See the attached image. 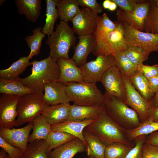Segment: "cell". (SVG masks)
<instances>
[{"label":"cell","mask_w":158,"mask_h":158,"mask_svg":"<svg viewBox=\"0 0 158 158\" xmlns=\"http://www.w3.org/2000/svg\"><path fill=\"white\" fill-rule=\"evenodd\" d=\"M97 57L96 59L79 67L83 82L94 83L100 82L106 71L116 66L115 59L112 55H100Z\"/></svg>","instance_id":"ba28073f"},{"label":"cell","mask_w":158,"mask_h":158,"mask_svg":"<svg viewBox=\"0 0 158 158\" xmlns=\"http://www.w3.org/2000/svg\"><path fill=\"white\" fill-rule=\"evenodd\" d=\"M5 157V155L3 154H1L0 155V158H4Z\"/></svg>","instance_id":"db71d44e"},{"label":"cell","mask_w":158,"mask_h":158,"mask_svg":"<svg viewBox=\"0 0 158 158\" xmlns=\"http://www.w3.org/2000/svg\"><path fill=\"white\" fill-rule=\"evenodd\" d=\"M103 95L105 111L118 124L128 130L133 129L140 125L138 115L133 109L114 96L105 92Z\"/></svg>","instance_id":"277c9868"},{"label":"cell","mask_w":158,"mask_h":158,"mask_svg":"<svg viewBox=\"0 0 158 158\" xmlns=\"http://www.w3.org/2000/svg\"><path fill=\"white\" fill-rule=\"evenodd\" d=\"M83 135L86 143V152L87 156L95 158H105L106 146L93 133L84 130Z\"/></svg>","instance_id":"d4e9b609"},{"label":"cell","mask_w":158,"mask_h":158,"mask_svg":"<svg viewBox=\"0 0 158 158\" xmlns=\"http://www.w3.org/2000/svg\"><path fill=\"white\" fill-rule=\"evenodd\" d=\"M28 56H23L13 63L8 68L0 70V79L5 80H16L19 75L32 65Z\"/></svg>","instance_id":"83f0119b"},{"label":"cell","mask_w":158,"mask_h":158,"mask_svg":"<svg viewBox=\"0 0 158 158\" xmlns=\"http://www.w3.org/2000/svg\"><path fill=\"white\" fill-rule=\"evenodd\" d=\"M111 1V2L108 10L111 11H114L116 9L117 5L114 2Z\"/></svg>","instance_id":"816d5d0a"},{"label":"cell","mask_w":158,"mask_h":158,"mask_svg":"<svg viewBox=\"0 0 158 158\" xmlns=\"http://www.w3.org/2000/svg\"><path fill=\"white\" fill-rule=\"evenodd\" d=\"M42 28H36L32 31L33 34L27 36L25 38L26 43L30 49V52L28 56L29 60L34 56L39 55L42 46V41L45 35L42 31Z\"/></svg>","instance_id":"e575fe53"},{"label":"cell","mask_w":158,"mask_h":158,"mask_svg":"<svg viewBox=\"0 0 158 158\" xmlns=\"http://www.w3.org/2000/svg\"><path fill=\"white\" fill-rule=\"evenodd\" d=\"M100 82L104 87L105 92L125 103L126 90L125 83L123 76L116 66L106 71Z\"/></svg>","instance_id":"9c48e42d"},{"label":"cell","mask_w":158,"mask_h":158,"mask_svg":"<svg viewBox=\"0 0 158 158\" xmlns=\"http://www.w3.org/2000/svg\"><path fill=\"white\" fill-rule=\"evenodd\" d=\"M104 109V105L86 106L71 105L69 115L66 121L94 120Z\"/></svg>","instance_id":"7402d4cb"},{"label":"cell","mask_w":158,"mask_h":158,"mask_svg":"<svg viewBox=\"0 0 158 158\" xmlns=\"http://www.w3.org/2000/svg\"><path fill=\"white\" fill-rule=\"evenodd\" d=\"M144 32L158 34V6L150 0L148 12L145 20Z\"/></svg>","instance_id":"d590c367"},{"label":"cell","mask_w":158,"mask_h":158,"mask_svg":"<svg viewBox=\"0 0 158 158\" xmlns=\"http://www.w3.org/2000/svg\"><path fill=\"white\" fill-rule=\"evenodd\" d=\"M32 126V121H31L21 128L11 129L0 128V136L7 142L19 148L25 153L27 149L30 133Z\"/></svg>","instance_id":"5bb4252c"},{"label":"cell","mask_w":158,"mask_h":158,"mask_svg":"<svg viewBox=\"0 0 158 158\" xmlns=\"http://www.w3.org/2000/svg\"><path fill=\"white\" fill-rule=\"evenodd\" d=\"M149 118L154 121H158V107L152 109Z\"/></svg>","instance_id":"681fc988"},{"label":"cell","mask_w":158,"mask_h":158,"mask_svg":"<svg viewBox=\"0 0 158 158\" xmlns=\"http://www.w3.org/2000/svg\"><path fill=\"white\" fill-rule=\"evenodd\" d=\"M79 6L78 0H58L56 7L61 20L71 21L79 11Z\"/></svg>","instance_id":"f1b7e54d"},{"label":"cell","mask_w":158,"mask_h":158,"mask_svg":"<svg viewBox=\"0 0 158 158\" xmlns=\"http://www.w3.org/2000/svg\"><path fill=\"white\" fill-rule=\"evenodd\" d=\"M48 145L45 140H39L29 142L21 158H48Z\"/></svg>","instance_id":"836d02e7"},{"label":"cell","mask_w":158,"mask_h":158,"mask_svg":"<svg viewBox=\"0 0 158 158\" xmlns=\"http://www.w3.org/2000/svg\"><path fill=\"white\" fill-rule=\"evenodd\" d=\"M95 119H89L80 121H66L61 123L51 126L53 131H62L72 135L82 141L86 145L83 131L87 126Z\"/></svg>","instance_id":"603a6c76"},{"label":"cell","mask_w":158,"mask_h":158,"mask_svg":"<svg viewBox=\"0 0 158 158\" xmlns=\"http://www.w3.org/2000/svg\"><path fill=\"white\" fill-rule=\"evenodd\" d=\"M71 105L70 103L52 105L45 104L41 114L51 125L58 124L66 121Z\"/></svg>","instance_id":"44dd1931"},{"label":"cell","mask_w":158,"mask_h":158,"mask_svg":"<svg viewBox=\"0 0 158 158\" xmlns=\"http://www.w3.org/2000/svg\"><path fill=\"white\" fill-rule=\"evenodd\" d=\"M111 0H105L102 4V7L105 9H108L111 3Z\"/></svg>","instance_id":"f907efd6"},{"label":"cell","mask_w":158,"mask_h":158,"mask_svg":"<svg viewBox=\"0 0 158 158\" xmlns=\"http://www.w3.org/2000/svg\"><path fill=\"white\" fill-rule=\"evenodd\" d=\"M66 85L59 81L50 83L44 86L45 104L52 105L66 103L71 100L66 91Z\"/></svg>","instance_id":"2e32d148"},{"label":"cell","mask_w":158,"mask_h":158,"mask_svg":"<svg viewBox=\"0 0 158 158\" xmlns=\"http://www.w3.org/2000/svg\"><path fill=\"white\" fill-rule=\"evenodd\" d=\"M75 33L67 22L61 20L56 25L55 30L45 42L49 48V56L54 61L56 62L60 58L70 59L68 53L70 49L75 46L77 37Z\"/></svg>","instance_id":"3957f363"},{"label":"cell","mask_w":158,"mask_h":158,"mask_svg":"<svg viewBox=\"0 0 158 158\" xmlns=\"http://www.w3.org/2000/svg\"><path fill=\"white\" fill-rule=\"evenodd\" d=\"M58 0H46V18L42 33L50 36L54 32V26L59 16L56 6Z\"/></svg>","instance_id":"4dcf8cb0"},{"label":"cell","mask_w":158,"mask_h":158,"mask_svg":"<svg viewBox=\"0 0 158 158\" xmlns=\"http://www.w3.org/2000/svg\"><path fill=\"white\" fill-rule=\"evenodd\" d=\"M20 97L2 94L0 97V128L11 129L15 126Z\"/></svg>","instance_id":"7c38bea8"},{"label":"cell","mask_w":158,"mask_h":158,"mask_svg":"<svg viewBox=\"0 0 158 158\" xmlns=\"http://www.w3.org/2000/svg\"><path fill=\"white\" fill-rule=\"evenodd\" d=\"M137 70L141 72L147 78L158 75V64L150 66L143 63L137 66Z\"/></svg>","instance_id":"b9f144b4"},{"label":"cell","mask_w":158,"mask_h":158,"mask_svg":"<svg viewBox=\"0 0 158 158\" xmlns=\"http://www.w3.org/2000/svg\"><path fill=\"white\" fill-rule=\"evenodd\" d=\"M133 145L114 143L106 146L105 158H125Z\"/></svg>","instance_id":"74e56055"},{"label":"cell","mask_w":158,"mask_h":158,"mask_svg":"<svg viewBox=\"0 0 158 158\" xmlns=\"http://www.w3.org/2000/svg\"><path fill=\"white\" fill-rule=\"evenodd\" d=\"M43 95V93L34 92L21 97L15 126L18 127L32 121L42 114L45 106Z\"/></svg>","instance_id":"8992f818"},{"label":"cell","mask_w":158,"mask_h":158,"mask_svg":"<svg viewBox=\"0 0 158 158\" xmlns=\"http://www.w3.org/2000/svg\"><path fill=\"white\" fill-rule=\"evenodd\" d=\"M146 135H142L136 138L135 144L125 158H142V148Z\"/></svg>","instance_id":"60d3db41"},{"label":"cell","mask_w":158,"mask_h":158,"mask_svg":"<svg viewBox=\"0 0 158 158\" xmlns=\"http://www.w3.org/2000/svg\"><path fill=\"white\" fill-rule=\"evenodd\" d=\"M86 149L85 143L76 137L51 151L48 158H73L77 154L86 151Z\"/></svg>","instance_id":"ffe728a7"},{"label":"cell","mask_w":158,"mask_h":158,"mask_svg":"<svg viewBox=\"0 0 158 158\" xmlns=\"http://www.w3.org/2000/svg\"><path fill=\"white\" fill-rule=\"evenodd\" d=\"M144 143L158 146V130L146 135Z\"/></svg>","instance_id":"bcb514c9"},{"label":"cell","mask_w":158,"mask_h":158,"mask_svg":"<svg viewBox=\"0 0 158 158\" xmlns=\"http://www.w3.org/2000/svg\"><path fill=\"white\" fill-rule=\"evenodd\" d=\"M126 90L125 103L137 113L141 123L150 117L152 109L149 102L145 100L135 89L128 78L123 77Z\"/></svg>","instance_id":"8fae6325"},{"label":"cell","mask_w":158,"mask_h":158,"mask_svg":"<svg viewBox=\"0 0 158 158\" xmlns=\"http://www.w3.org/2000/svg\"><path fill=\"white\" fill-rule=\"evenodd\" d=\"M135 89L147 101L149 102L154 96L150 89L147 78L138 71L128 78Z\"/></svg>","instance_id":"1f68e13d"},{"label":"cell","mask_w":158,"mask_h":158,"mask_svg":"<svg viewBox=\"0 0 158 158\" xmlns=\"http://www.w3.org/2000/svg\"><path fill=\"white\" fill-rule=\"evenodd\" d=\"M119 6L120 9L127 12L133 11L140 0H111Z\"/></svg>","instance_id":"f6af8a7d"},{"label":"cell","mask_w":158,"mask_h":158,"mask_svg":"<svg viewBox=\"0 0 158 158\" xmlns=\"http://www.w3.org/2000/svg\"><path fill=\"white\" fill-rule=\"evenodd\" d=\"M153 1L155 3L156 5L158 6V0H153Z\"/></svg>","instance_id":"f5cc1de1"},{"label":"cell","mask_w":158,"mask_h":158,"mask_svg":"<svg viewBox=\"0 0 158 158\" xmlns=\"http://www.w3.org/2000/svg\"><path fill=\"white\" fill-rule=\"evenodd\" d=\"M78 38V42L74 48V53L71 59L79 67L87 62L88 56L96 47V41L93 34L79 36Z\"/></svg>","instance_id":"e0dca14e"},{"label":"cell","mask_w":158,"mask_h":158,"mask_svg":"<svg viewBox=\"0 0 158 158\" xmlns=\"http://www.w3.org/2000/svg\"><path fill=\"white\" fill-rule=\"evenodd\" d=\"M142 158H158V146L144 143L142 148Z\"/></svg>","instance_id":"7bdbcfd3"},{"label":"cell","mask_w":158,"mask_h":158,"mask_svg":"<svg viewBox=\"0 0 158 158\" xmlns=\"http://www.w3.org/2000/svg\"><path fill=\"white\" fill-rule=\"evenodd\" d=\"M84 129L97 136L106 146L116 142L134 145L127 138L126 129L113 120L106 113L105 109Z\"/></svg>","instance_id":"7a4b0ae2"},{"label":"cell","mask_w":158,"mask_h":158,"mask_svg":"<svg viewBox=\"0 0 158 158\" xmlns=\"http://www.w3.org/2000/svg\"><path fill=\"white\" fill-rule=\"evenodd\" d=\"M123 51L129 60L137 66L147 60L150 54L142 49L135 46L128 47Z\"/></svg>","instance_id":"f35d334b"},{"label":"cell","mask_w":158,"mask_h":158,"mask_svg":"<svg viewBox=\"0 0 158 158\" xmlns=\"http://www.w3.org/2000/svg\"><path fill=\"white\" fill-rule=\"evenodd\" d=\"M31 63V74L24 78H19L25 85L35 92L43 93L45 85L58 81L60 75L59 66L50 56L40 61L35 60Z\"/></svg>","instance_id":"6da1fadb"},{"label":"cell","mask_w":158,"mask_h":158,"mask_svg":"<svg viewBox=\"0 0 158 158\" xmlns=\"http://www.w3.org/2000/svg\"><path fill=\"white\" fill-rule=\"evenodd\" d=\"M122 23L124 37L128 47H138L150 53L158 52V34L140 31L126 23Z\"/></svg>","instance_id":"52a82bcc"},{"label":"cell","mask_w":158,"mask_h":158,"mask_svg":"<svg viewBox=\"0 0 158 158\" xmlns=\"http://www.w3.org/2000/svg\"><path fill=\"white\" fill-rule=\"evenodd\" d=\"M85 158H95L92 156H87V157H85Z\"/></svg>","instance_id":"11a10c76"},{"label":"cell","mask_w":158,"mask_h":158,"mask_svg":"<svg viewBox=\"0 0 158 158\" xmlns=\"http://www.w3.org/2000/svg\"><path fill=\"white\" fill-rule=\"evenodd\" d=\"M41 0H15L18 11L24 15L29 21L36 22L40 16L41 11Z\"/></svg>","instance_id":"cb8c5ba5"},{"label":"cell","mask_w":158,"mask_h":158,"mask_svg":"<svg viewBox=\"0 0 158 158\" xmlns=\"http://www.w3.org/2000/svg\"><path fill=\"white\" fill-rule=\"evenodd\" d=\"M147 79L150 89L155 95L158 92V75Z\"/></svg>","instance_id":"7dc6e473"},{"label":"cell","mask_w":158,"mask_h":158,"mask_svg":"<svg viewBox=\"0 0 158 158\" xmlns=\"http://www.w3.org/2000/svg\"><path fill=\"white\" fill-rule=\"evenodd\" d=\"M80 6L82 7L89 8L97 13L103 11L102 6L96 0H78Z\"/></svg>","instance_id":"ee69618b"},{"label":"cell","mask_w":158,"mask_h":158,"mask_svg":"<svg viewBox=\"0 0 158 158\" xmlns=\"http://www.w3.org/2000/svg\"><path fill=\"white\" fill-rule=\"evenodd\" d=\"M75 138V136L65 132L51 131L46 140L48 145L49 152Z\"/></svg>","instance_id":"8d00e7d4"},{"label":"cell","mask_w":158,"mask_h":158,"mask_svg":"<svg viewBox=\"0 0 158 158\" xmlns=\"http://www.w3.org/2000/svg\"><path fill=\"white\" fill-rule=\"evenodd\" d=\"M0 79V93L20 97L34 92L19 80Z\"/></svg>","instance_id":"484cf974"},{"label":"cell","mask_w":158,"mask_h":158,"mask_svg":"<svg viewBox=\"0 0 158 158\" xmlns=\"http://www.w3.org/2000/svg\"><path fill=\"white\" fill-rule=\"evenodd\" d=\"M116 28L109 34L105 44L102 55H112L115 52L123 51L127 47L124 37L123 24L117 21Z\"/></svg>","instance_id":"d6986e66"},{"label":"cell","mask_w":158,"mask_h":158,"mask_svg":"<svg viewBox=\"0 0 158 158\" xmlns=\"http://www.w3.org/2000/svg\"><path fill=\"white\" fill-rule=\"evenodd\" d=\"M4 158H10L8 154H6Z\"/></svg>","instance_id":"9f6ffc18"},{"label":"cell","mask_w":158,"mask_h":158,"mask_svg":"<svg viewBox=\"0 0 158 158\" xmlns=\"http://www.w3.org/2000/svg\"><path fill=\"white\" fill-rule=\"evenodd\" d=\"M67 94L73 104L81 106L104 105V96L96 83L82 82L66 85Z\"/></svg>","instance_id":"5b68a950"},{"label":"cell","mask_w":158,"mask_h":158,"mask_svg":"<svg viewBox=\"0 0 158 158\" xmlns=\"http://www.w3.org/2000/svg\"><path fill=\"white\" fill-rule=\"evenodd\" d=\"M117 25V21H112L106 13H104L102 16H98L97 29L93 34L96 41V47L92 53L94 55H102L108 36Z\"/></svg>","instance_id":"9a60e30c"},{"label":"cell","mask_w":158,"mask_h":158,"mask_svg":"<svg viewBox=\"0 0 158 158\" xmlns=\"http://www.w3.org/2000/svg\"><path fill=\"white\" fill-rule=\"evenodd\" d=\"M158 130V121H154L148 118L135 128L126 129L125 132L127 138L131 142L139 136L147 135Z\"/></svg>","instance_id":"d6a6232c"},{"label":"cell","mask_w":158,"mask_h":158,"mask_svg":"<svg viewBox=\"0 0 158 158\" xmlns=\"http://www.w3.org/2000/svg\"><path fill=\"white\" fill-rule=\"evenodd\" d=\"M56 62L60 70L58 81L66 85L71 83L83 82L81 70L72 59L60 58Z\"/></svg>","instance_id":"ac0fdd59"},{"label":"cell","mask_w":158,"mask_h":158,"mask_svg":"<svg viewBox=\"0 0 158 158\" xmlns=\"http://www.w3.org/2000/svg\"><path fill=\"white\" fill-rule=\"evenodd\" d=\"M98 14L90 9L82 7L72 19L73 29L78 36L93 34L97 28Z\"/></svg>","instance_id":"4fadbf2b"},{"label":"cell","mask_w":158,"mask_h":158,"mask_svg":"<svg viewBox=\"0 0 158 158\" xmlns=\"http://www.w3.org/2000/svg\"><path fill=\"white\" fill-rule=\"evenodd\" d=\"M150 0H140L131 12L120 8L116 12L118 21L125 23L140 31L144 32V24L149 9Z\"/></svg>","instance_id":"30bf717a"},{"label":"cell","mask_w":158,"mask_h":158,"mask_svg":"<svg viewBox=\"0 0 158 158\" xmlns=\"http://www.w3.org/2000/svg\"><path fill=\"white\" fill-rule=\"evenodd\" d=\"M112 56L115 60L116 66L123 77L129 78L138 71V66L129 60L123 50L115 52Z\"/></svg>","instance_id":"f546056e"},{"label":"cell","mask_w":158,"mask_h":158,"mask_svg":"<svg viewBox=\"0 0 158 158\" xmlns=\"http://www.w3.org/2000/svg\"><path fill=\"white\" fill-rule=\"evenodd\" d=\"M152 109L158 107V92L149 102Z\"/></svg>","instance_id":"c3c4849f"},{"label":"cell","mask_w":158,"mask_h":158,"mask_svg":"<svg viewBox=\"0 0 158 158\" xmlns=\"http://www.w3.org/2000/svg\"><path fill=\"white\" fill-rule=\"evenodd\" d=\"M0 147L6 152L10 158H21L25 153L19 148L7 142L0 136Z\"/></svg>","instance_id":"ab89813d"},{"label":"cell","mask_w":158,"mask_h":158,"mask_svg":"<svg viewBox=\"0 0 158 158\" xmlns=\"http://www.w3.org/2000/svg\"><path fill=\"white\" fill-rule=\"evenodd\" d=\"M32 121V132L29 135L28 142L39 140H46L51 131V125L42 114L35 117Z\"/></svg>","instance_id":"4316f807"}]
</instances>
